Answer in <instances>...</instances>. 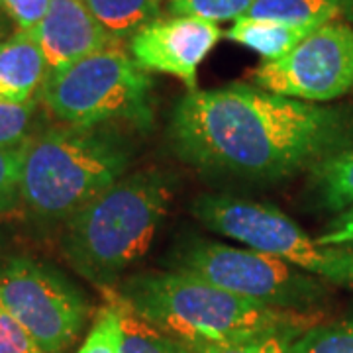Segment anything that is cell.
<instances>
[{"label":"cell","mask_w":353,"mask_h":353,"mask_svg":"<svg viewBox=\"0 0 353 353\" xmlns=\"http://www.w3.org/2000/svg\"><path fill=\"white\" fill-rule=\"evenodd\" d=\"M167 139L201 175L273 183L353 145V114L230 83L189 90L173 108Z\"/></svg>","instance_id":"cell-1"},{"label":"cell","mask_w":353,"mask_h":353,"mask_svg":"<svg viewBox=\"0 0 353 353\" xmlns=\"http://www.w3.org/2000/svg\"><path fill=\"white\" fill-rule=\"evenodd\" d=\"M136 148L116 124L48 128L24 141L20 204L41 224L69 222L128 175Z\"/></svg>","instance_id":"cell-2"},{"label":"cell","mask_w":353,"mask_h":353,"mask_svg":"<svg viewBox=\"0 0 353 353\" xmlns=\"http://www.w3.org/2000/svg\"><path fill=\"white\" fill-rule=\"evenodd\" d=\"M114 290L143 320L187 343H236L318 324V314L253 303L175 269L130 275Z\"/></svg>","instance_id":"cell-3"},{"label":"cell","mask_w":353,"mask_h":353,"mask_svg":"<svg viewBox=\"0 0 353 353\" xmlns=\"http://www.w3.org/2000/svg\"><path fill=\"white\" fill-rule=\"evenodd\" d=\"M175 196V176L143 167L79 210L63 224L61 252L69 265L104 292L150 252Z\"/></svg>","instance_id":"cell-4"},{"label":"cell","mask_w":353,"mask_h":353,"mask_svg":"<svg viewBox=\"0 0 353 353\" xmlns=\"http://www.w3.org/2000/svg\"><path fill=\"white\" fill-rule=\"evenodd\" d=\"M48 112L69 126L152 122V79L120 43L108 46L59 71L39 90Z\"/></svg>","instance_id":"cell-5"},{"label":"cell","mask_w":353,"mask_h":353,"mask_svg":"<svg viewBox=\"0 0 353 353\" xmlns=\"http://www.w3.org/2000/svg\"><path fill=\"white\" fill-rule=\"evenodd\" d=\"M169 269L201 277L241 299L271 308L310 312L328 296V285L271 253L185 236L165 257Z\"/></svg>","instance_id":"cell-6"},{"label":"cell","mask_w":353,"mask_h":353,"mask_svg":"<svg viewBox=\"0 0 353 353\" xmlns=\"http://www.w3.org/2000/svg\"><path fill=\"white\" fill-rule=\"evenodd\" d=\"M190 212L214 234L271 253L326 285L353 287V248L318 243L273 204L232 194H199Z\"/></svg>","instance_id":"cell-7"},{"label":"cell","mask_w":353,"mask_h":353,"mask_svg":"<svg viewBox=\"0 0 353 353\" xmlns=\"http://www.w3.org/2000/svg\"><path fill=\"white\" fill-rule=\"evenodd\" d=\"M0 304L43 353H65L87 324L90 306L55 267L30 257L0 263Z\"/></svg>","instance_id":"cell-8"},{"label":"cell","mask_w":353,"mask_h":353,"mask_svg":"<svg viewBox=\"0 0 353 353\" xmlns=\"http://www.w3.org/2000/svg\"><path fill=\"white\" fill-rule=\"evenodd\" d=\"M255 87L296 101L326 104L353 92V24L330 20L292 50L252 71Z\"/></svg>","instance_id":"cell-9"},{"label":"cell","mask_w":353,"mask_h":353,"mask_svg":"<svg viewBox=\"0 0 353 353\" xmlns=\"http://www.w3.org/2000/svg\"><path fill=\"white\" fill-rule=\"evenodd\" d=\"M222 38L216 22L194 16L157 18L130 38V55L148 73L176 77L196 90V71Z\"/></svg>","instance_id":"cell-10"},{"label":"cell","mask_w":353,"mask_h":353,"mask_svg":"<svg viewBox=\"0 0 353 353\" xmlns=\"http://www.w3.org/2000/svg\"><path fill=\"white\" fill-rule=\"evenodd\" d=\"M30 34L38 41L50 73L116 43L85 0H51L48 14Z\"/></svg>","instance_id":"cell-11"},{"label":"cell","mask_w":353,"mask_h":353,"mask_svg":"<svg viewBox=\"0 0 353 353\" xmlns=\"http://www.w3.org/2000/svg\"><path fill=\"white\" fill-rule=\"evenodd\" d=\"M50 73L46 57L30 32L0 39V101L26 104L38 99Z\"/></svg>","instance_id":"cell-12"},{"label":"cell","mask_w":353,"mask_h":353,"mask_svg":"<svg viewBox=\"0 0 353 353\" xmlns=\"http://www.w3.org/2000/svg\"><path fill=\"white\" fill-rule=\"evenodd\" d=\"M312 30L316 28L289 26L243 16L234 22L224 36L234 43H240L243 48L259 53L263 61H275L279 57L287 55L292 48H296Z\"/></svg>","instance_id":"cell-13"},{"label":"cell","mask_w":353,"mask_h":353,"mask_svg":"<svg viewBox=\"0 0 353 353\" xmlns=\"http://www.w3.org/2000/svg\"><path fill=\"white\" fill-rule=\"evenodd\" d=\"M308 187L324 210L340 212L353 204V145L326 157L312 169Z\"/></svg>","instance_id":"cell-14"},{"label":"cell","mask_w":353,"mask_h":353,"mask_svg":"<svg viewBox=\"0 0 353 353\" xmlns=\"http://www.w3.org/2000/svg\"><path fill=\"white\" fill-rule=\"evenodd\" d=\"M85 4L116 43L161 18L165 8V0H85Z\"/></svg>","instance_id":"cell-15"},{"label":"cell","mask_w":353,"mask_h":353,"mask_svg":"<svg viewBox=\"0 0 353 353\" xmlns=\"http://www.w3.org/2000/svg\"><path fill=\"white\" fill-rule=\"evenodd\" d=\"M343 0H255L245 18L318 28L340 18Z\"/></svg>","instance_id":"cell-16"},{"label":"cell","mask_w":353,"mask_h":353,"mask_svg":"<svg viewBox=\"0 0 353 353\" xmlns=\"http://www.w3.org/2000/svg\"><path fill=\"white\" fill-rule=\"evenodd\" d=\"M120 320V353H183L181 343L136 314L114 289L104 290Z\"/></svg>","instance_id":"cell-17"},{"label":"cell","mask_w":353,"mask_h":353,"mask_svg":"<svg viewBox=\"0 0 353 353\" xmlns=\"http://www.w3.org/2000/svg\"><path fill=\"white\" fill-rule=\"evenodd\" d=\"M290 353H353V316L314 324L292 341Z\"/></svg>","instance_id":"cell-18"},{"label":"cell","mask_w":353,"mask_h":353,"mask_svg":"<svg viewBox=\"0 0 353 353\" xmlns=\"http://www.w3.org/2000/svg\"><path fill=\"white\" fill-rule=\"evenodd\" d=\"M306 330H279L236 343H187L179 341L183 353H290V345Z\"/></svg>","instance_id":"cell-19"},{"label":"cell","mask_w":353,"mask_h":353,"mask_svg":"<svg viewBox=\"0 0 353 353\" xmlns=\"http://www.w3.org/2000/svg\"><path fill=\"white\" fill-rule=\"evenodd\" d=\"M255 0H165V10L171 16H194L210 22L240 20Z\"/></svg>","instance_id":"cell-20"},{"label":"cell","mask_w":353,"mask_h":353,"mask_svg":"<svg viewBox=\"0 0 353 353\" xmlns=\"http://www.w3.org/2000/svg\"><path fill=\"white\" fill-rule=\"evenodd\" d=\"M38 99L26 104L0 101V145H22L36 132Z\"/></svg>","instance_id":"cell-21"},{"label":"cell","mask_w":353,"mask_h":353,"mask_svg":"<svg viewBox=\"0 0 353 353\" xmlns=\"http://www.w3.org/2000/svg\"><path fill=\"white\" fill-rule=\"evenodd\" d=\"M77 353H120V320L110 301L97 312L87 340Z\"/></svg>","instance_id":"cell-22"},{"label":"cell","mask_w":353,"mask_h":353,"mask_svg":"<svg viewBox=\"0 0 353 353\" xmlns=\"http://www.w3.org/2000/svg\"><path fill=\"white\" fill-rule=\"evenodd\" d=\"M22 145H0V212H10L20 204Z\"/></svg>","instance_id":"cell-23"},{"label":"cell","mask_w":353,"mask_h":353,"mask_svg":"<svg viewBox=\"0 0 353 353\" xmlns=\"http://www.w3.org/2000/svg\"><path fill=\"white\" fill-rule=\"evenodd\" d=\"M51 0H0V10L20 32H34L50 10Z\"/></svg>","instance_id":"cell-24"},{"label":"cell","mask_w":353,"mask_h":353,"mask_svg":"<svg viewBox=\"0 0 353 353\" xmlns=\"http://www.w3.org/2000/svg\"><path fill=\"white\" fill-rule=\"evenodd\" d=\"M0 353H43L2 304H0Z\"/></svg>","instance_id":"cell-25"},{"label":"cell","mask_w":353,"mask_h":353,"mask_svg":"<svg viewBox=\"0 0 353 353\" xmlns=\"http://www.w3.org/2000/svg\"><path fill=\"white\" fill-rule=\"evenodd\" d=\"M316 241L322 245L353 248V204L340 210L336 218L328 222V226L316 236Z\"/></svg>","instance_id":"cell-26"},{"label":"cell","mask_w":353,"mask_h":353,"mask_svg":"<svg viewBox=\"0 0 353 353\" xmlns=\"http://www.w3.org/2000/svg\"><path fill=\"white\" fill-rule=\"evenodd\" d=\"M341 16L353 24V0H343V10H341Z\"/></svg>","instance_id":"cell-27"}]
</instances>
